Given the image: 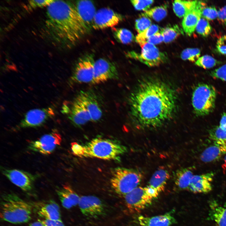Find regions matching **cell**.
I'll return each instance as SVG.
<instances>
[{"mask_svg":"<svg viewBox=\"0 0 226 226\" xmlns=\"http://www.w3.org/2000/svg\"><path fill=\"white\" fill-rule=\"evenodd\" d=\"M217 18L220 22L226 26V5L218 11Z\"/></svg>","mask_w":226,"mask_h":226,"instance_id":"cell-46","label":"cell"},{"mask_svg":"<svg viewBox=\"0 0 226 226\" xmlns=\"http://www.w3.org/2000/svg\"><path fill=\"white\" fill-rule=\"evenodd\" d=\"M76 97L81 101L89 112L91 121L97 122L100 120L102 111L96 98L90 91H81Z\"/></svg>","mask_w":226,"mask_h":226,"instance_id":"cell-18","label":"cell"},{"mask_svg":"<svg viewBox=\"0 0 226 226\" xmlns=\"http://www.w3.org/2000/svg\"><path fill=\"white\" fill-rule=\"evenodd\" d=\"M219 126L222 130L226 131V113H223Z\"/></svg>","mask_w":226,"mask_h":226,"instance_id":"cell-48","label":"cell"},{"mask_svg":"<svg viewBox=\"0 0 226 226\" xmlns=\"http://www.w3.org/2000/svg\"><path fill=\"white\" fill-rule=\"evenodd\" d=\"M95 61L94 55L91 53L85 54L79 58L71 77V82L92 83L94 78Z\"/></svg>","mask_w":226,"mask_h":226,"instance_id":"cell-7","label":"cell"},{"mask_svg":"<svg viewBox=\"0 0 226 226\" xmlns=\"http://www.w3.org/2000/svg\"><path fill=\"white\" fill-rule=\"evenodd\" d=\"M118 78V71L114 63L104 58L95 60L92 84H99L110 80L117 79Z\"/></svg>","mask_w":226,"mask_h":226,"instance_id":"cell-11","label":"cell"},{"mask_svg":"<svg viewBox=\"0 0 226 226\" xmlns=\"http://www.w3.org/2000/svg\"><path fill=\"white\" fill-rule=\"evenodd\" d=\"M210 138L213 141H226V131L222 130L219 126H215L209 131Z\"/></svg>","mask_w":226,"mask_h":226,"instance_id":"cell-36","label":"cell"},{"mask_svg":"<svg viewBox=\"0 0 226 226\" xmlns=\"http://www.w3.org/2000/svg\"><path fill=\"white\" fill-rule=\"evenodd\" d=\"M39 220L44 226H66L62 220H54L44 219Z\"/></svg>","mask_w":226,"mask_h":226,"instance_id":"cell-45","label":"cell"},{"mask_svg":"<svg viewBox=\"0 0 226 226\" xmlns=\"http://www.w3.org/2000/svg\"><path fill=\"white\" fill-rule=\"evenodd\" d=\"M191 167L181 168L177 170L174 174L175 183L179 189H187L193 175Z\"/></svg>","mask_w":226,"mask_h":226,"instance_id":"cell-25","label":"cell"},{"mask_svg":"<svg viewBox=\"0 0 226 226\" xmlns=\"http://www.w3.org/2000/svg\"><path fill=\"white\" fill-rule=\"evenodd\" d=\"M33 208L31 204L15 193H5L0 202V217L4 221L13 224L29 222L31 218Z\"/></svg>","mask_w":226,"mask_h":226,"instance_id":"cell-3","label":"cell"},{"mask_svg":"<svg viewBox=\"0 0 226 226\" xmlns=\"http://www.w3.org/2000/svg\"><path fill=\"white\" fill-rule=\"evenodd\" d=\"M224 160L225 162H226V156L224 157Z\"/></svg>","mask_w":226,"mask_h":226,"instance_id":"cell-50","label":"cell"},{"mask_svg":"<svg viewBox=\"0 0 226 226\" xmlns=\"http://www.w3.org/2000/svg\"><path fill=\"white\" fill-rule=\"evenodd\" d=\"M56 193L62 206L69 209L78 204L80 197L69 186L64 185L58 188Z\"/></svg>","mask_w":226,"mask_h":226,"instance_id":"cell-24","label":"cell"},{"mask_svg":"<svg viewBox=\"0 0 226 226\" xmlns=\"http://www.w3.org/2000/svg\"><path fill=\"white\" fill-rule=\"evenodd\" d=\"M201 51L197 48H187L184 50L181 54L183 60L195 62L200 57Z\"/></svg>","mask_w":226,"mask_h":226,"instance_id":"cell-34","label":"cell"},{"mask_svg":"<svg viewBox=\"0 0 226 226\" xmlns=\"http://www.w3.org/2000/svg\"><path fill=\"white\" fill-rule=\"evenodd\" d=\"M68 112V118L75 126H80L91 121L89 112L76 97L72 103Z\"/></svg>","mask_w":226,"mask_h":226,"instance_id":"cell-19","label":"cell"},{"mask_svg":"<svg viewBox=\"0 0 226 226\" xmlns=\"http://www.w3.org/2000/svg\"><path fill=\"white\" fill-rule=\"evenodd\" d=\"M160 33L163 37L164 42L169 43L183 34V32L178 25L175 24L169 25L162 29Z\"/></svg>","mask_w":226,"mask_h":226,"instance_id":"cell-30","label":"cell"},{"mask_svg":"<svg viewBox=\"0 0 226 226\" xmlns=\"http://www.w3.org/2000/svg\"><path fill=\"white\" fill-rule=\"evenodd\" d=\"M206 5L203 2L198 1L195 8L184 17L182 26L183 31L188 36L191 35L196 30L197 24L202 17V10Z\"/></svg>","mask_w":226,"mask_h":226,"instance_id":"cell-20","label":"cell"},{"mask_svg":"<svg viewBox=\"0 0 226 226\" xmlns=\"http://www.w3.org/2000/svg\"><path fill=\"white\" fill-rule=\"evenodd\" d=\"M195 63L198 66L205 69H208L219 64L220 62L210 55H205L200 57Z\"/></svg>","mask_w":226,"mask_h":226,"instance_id":"cell-33","label":"cell"},{"mask_svg":"<svg viewBox=\"0 0 226 226\" xmlns=\"http://www.w3.org/2000/svg\"><path fill=\"white\" fill-rule=\"evenodd\" d=\"M62 141L60 134L57 129H54L37 139L30 141L28 148L31 151L43 155H49L61 144Z\"/></svg>","mask_w":226,"mask_h":226,"instance_id":"cell-9","label":"cell"},{"mask_svg":"<svg viewBox=\"0 0 226 226\" xmlns=\"http://www.w3.org/2000/svg\"><path fill=\"white\" fill-rule=\"evenodd\" d=\"M55 115V110L51 107L31 110L26 113L15 129L40 126Z\"/></svg>","mask_w":226,"mask_h":226,"instance_id":"cell-10","label":"cell"},{"mask_svg":"<svg viewBox=\"0 0 226 226\" xmlns=\"http://www.w3.org/2000/svg\"><path fill=\"white\" fill-rule=\"evenodd\" d=\"M159 29L158 25H151L146 30L137 35L135 38L136 41L142 47L147 43V40L149 37L158 32Z\"/></svg>","mask_w":226,"mask_h":226,"instance_id":"cell-32","label":"cell"},{"mask_svg":"<svg viewBox=\"0 0 226 226\" xmlns=\"http://www.w3.org/2000/svg\"><path fill=\"white\" fill-rule=\"evenodd\" d=\"M196 30L199 35L207 37L211 33L212 28L208 21L202 16L197 24Z\"/></svg>","mask_w":226,"mask_h":226,"instance_id":"cell-35","label":"cell"},{"mask_svg":"<svg viewBox=\"0 0 226 226\" xmlns=\"http://www.w3.org/2000/svg\"><path fill=\"white\" fill-rule=\"evenodd\" d=\"M78 205L83 214L89 217H98L103 215L105 212V206L103 202L94 196L80 197Z\"/></svg>","mask_w":226,"mask_h":226,"instance_id":"cell-16","label":"cell"},{"mask_svg":"<svg viewBox=\"0 0 226 226\" xmlns=\"http://www.w3.org/2000/svg\"><path fill=\"white\" fill-rule=\"evenodd\" d=\"M144 187L146 193L153 199L158 196L159 193L154 188L149 185Z\"/></svg>","mask_w":226,"mask_h":226,"instance_id":"cell-47","label":"cell"},{"mask_svg":"<svg viewBox=\"0 0 226 226\" xmlns=\"http://www.w3.org/2000/svg\"><path fill=\"white\" fill-rule=\"evenodd\" d=\"M54 0H30L28 2L27 7L30 10L38 8L47 7Z\"/></svg>","mask_w":226,"mask_h":226,"instance_id":"cell-41","label":"cell"},{"mask_svg":"<svg viewBox=\"0 0 226 226\" xmlns=\"http://www.w3.org/2000/svg\"><path fill=\"white\" fill-rule=\"evenodd\" d=\"M127 208L132 212H138L148 207L153 199L146 192L144 187H137L125 196Z\"/></svg>","mask_w":226,"mask_h":226,"instance_id":"cell-13","label":"cell"},{"mask_svg":"<svg viewBox=\"0 0 226 226\" xmlns=\"http://www.w3.org/2000/svg\"><path fill=\"white\" fill-rule=\"evenodd\" d=\"M217 92L210 84L200 83L194 89L192 104L196 116H204L212 113L215 108Z\"/></svg>","mask_w":226,"mask_h":226,"instance_id":"cell-6","label":"cell"},{"mask_svg":"<svg viewBox=\"0 0 226 226\" xmlns=\"http://www.w3.org/2000/svg\"><path fill=\"white\" fill-rule=\"evenodd\" d=\"M173 211L151 217L140 216L138 217V223L141 226H171L176 223Z\"/></svg>","mask_w":226,"mask_h":226,"instance_id":"cell-22","label":"cell"},{"mask_svg":"<svg viewBox=\"0 0 226 226\" xmlns=\"http://www.w3.org/2000/svg\"><path fill=\"white\" fill-rule=\"evenodd\" d=\"M31 204L33 210L45 219L62 220L60 207L54 201L39 202Z\"/></svg>","mask_w":226,"mask_h":226,"instance_id":"cell-17","label":"cell"},{"mask_svg":"<svg viewBox=\"0 0 226 226\" xmlns=\"http://www.w3.org/2000/svg\"><path fill=\"white\" fill-rule=\"evenodd\" d=\"M226 153V141H213V143L202 153L200 159L204 162H210L218 159Z\"/></svg>","mask_w":226,"mask_h":226,"instance_id":"cell-23","label":"cell"},{"mask_svg":"<svg viewBox=\"0 0 226 226\" xmlns=\"http://www.w3.org/2000/svg\"><path fill=\"white\" fill-rule=\"evenodd\" d=\"M136 20L135 27L138 33H141L151 25V21L148 17L142 16Z\"/></svg>","mask_w":226,"mask_h":226,"instance_id":"cell-37","label":"cell"},{"mask_svg":"<svg viewBox=\"0 0 226 226\" xmlns=\"http://www.w3.org/2000/svg\"><path fill=\"white\" fill-rule=\"evenodd\" d=\"M210 74L213 78L226 81V64L211 71Z\"/></svg>","mask_w":226,"mask_h":226,"instance_id":"cell-40","label":"cell"},{"mask_svg":"<svg viewBox=\"0 0 226 226\" xmlns=\"http://www.w3.org/2000/svg\"><path fill=\"white\" fill-rule=\"evenodd\" d=\"M170 177V174L167 170L160 169L153 174L149 181L148 185L156 189L160 193L164 191Z\"/></svg>","mask_w":226,"mask_h":226,"instance_id":"cell-26","label":"cell"},{"mask_svg":"<svg viewBox=\"0 0 226 226\" xmlns=\"http://www.w3.org/2000/svg\"><path fill=\"white\" fill-rule=\"evenodd\" d=\"M216 47L218 52L226 56V35L218 39L217 42Z\"/></svg>","mask_w":226,"mask_h":226,"instance_id":"cell-42","label":"cell"},{"mask_svg":"<svg viewBox=\"0 0 226 226\" xmlns=\"http://www.w3.org/2000/svg\"><path fill=\"white\" fill-rule=\"evenodd\" d=\"M176 102L175 92L168 84L159 80H146L130 96L131 115L140 128H156L173 116Z\"/></svg>","mask_w":226,"mask_h":226,"instance_id":"cell-1","label":"cell"},{"mask_svg":"<svg viewBox=\"0 0 226 226\" xmlns=\"http://www.w3.org/2000/svg\"><path fill=\"white\" fill-rule=\"evenodd\" d=\"M141 47V53L131 51L128 56L151 67L158 66L168 60L166 53L160 51L154 45L147 43Z\"/></svg>","mask_w":226,"mask_h":226,"instance_id":"cell-8","label":"cell"},{"mask_svg":"<svg viewBox=\"0 0 226 226\" xmlns=\"http://www.w3.org/2000/svg\"><path fill=\"white\" fill-rule=\"evenodd\" d=\"M218 11L214 6L205 7L202 10V16L207 20H211L218 17Z\"/></svg>","mask_w":226,"mask_h":226,"instance_id":"cell-38","label":"cell"},{"mask_svg":"<svg viewBox=\"0 0 226 226\" xmlns=\"http://www.w3.org/2000/svg\"><path fill=\"white\" fill-rule=\"evenodd\" d=\"M167 14L166 5L156 7L149 9L142 13L141 16L150 17L157 21L162 20Z\"/></svg>","mask_w":226,"mask_h":226,"instance_id":"cell-31","label":"cell"},{"mask_svg":"<svg viewBox=\"0 0 226 226\" xmlns=\"http://www.w3.org/2000/svg\"><path fill=\"white\" fill-rule=\"evenodd\" d=\"M131 2L136 9L145 11L149 9V7L153 3V1L133 0Z\"/></svg>","mask_w":226,"mask_h":226,"instance_id":"cell-39","label":"cell"},{"mask_svg":"<svg viewBox=\"0 0 226 226\" xmlns=\"http://www.w3.org/2000/svg\"><path fill=\"white\" fill-rule=\"evenodd\" d=\"M214 173L211 172L200 175H194L188 189L194 193H206L212 189V182Z\"/></svg>","mask_w":226,"mask_h":226,"instance_id":"cell-21","label":"cell"},{"mask_svg":"<svg viewBox=\"0 0 226 226\" xmlns=\"http://www.w3.org/2000/svg\"><path fill=\"white\" fill-rule=\"evenodd\" d=\"M83 147V157L105 160L118 159L127 151V148L118 141L105 138L93 139Z\"/></svg>","mask_w":226,"mask_h":226,"instance_id":"cell-4","label":"cell"},{"mask_svg":"<svg viewBox=\"0 0 226 226\" xmlns=\"http://www.w3.org/2000/svg\"><path fill=\"white\" fill-rule=\"evenodd\" d=\"M28 226H44L40 221L38 220L30 224Z\"/></svg>","mask_w":226,"mask_h":226,"instance_id":"cell-49","label":"cell"},{"mask_svg":"<svg viewBox=\"0 0 226 226\" xmlns=\"http://www.w3.org/2000/svg\"><path fill=\"white\" fill-rule=\"evenodd\" d=\"M211 218L218 226H226V205H221L213 200L209 203Z\"/></svg>","mask_w":226,"mask_h":226,"instance_id":"cell-27","label":"cell"},{"mask_svg":"<svg viewBox=\"0 0 226 226\" xmlns=\"http://www.w3.org/2000/svg\"><path fill=\"white\" fill-rule=\"evenodd\" d=\"M143 178L142 174L137 170L118 167L113 171L110 183L116 193L124 196L138 187Z\"/></svg>","mask_w":226,"mask_h":226,"instance_id":"cell-5","label":"cell"},{"mask_svg":"<svg viewBox=\"0 0 226 226\" xmlns=\"http://www.w3.org/2000/svg\"><path fill=\"white\" fill-rule=\"evenodd\" d=\"M76 11L87 33L93 30L97 12L94 4L90 0H77L73 2Z\"/></svg>","mask_w":226,"mask_h":226,"instance_id":"cell-14","label":"cell"},{"mask_svg":"<svg viewBox=\"0 0 226 226\" xmlns=\"http://www.w3.org/2000/svg\"><path fill=\"white\" fill-rule=\"evenodd\" d=\"M198 1L176 0L173 3V9L176 15L179 18L184 17L196 6Z\"/></svg>","mask_w":226,"mask_h":226,"instance_id":"cell-28","label":"cell"},{"mask_svg":"<svg viewBox=\"0 0 226 226\" xmlns=\"http://www.w3.org/2000/svg\"><path fill=\"white\" fill-rule=\"evenodd\" d=\"M71 150L73 153L80 157H83L84 149L82 146L76 142L71 143Z\"/></svg>","mask_w":226,"mask_h":226,"instance_id":"cell-43","label":"cell"},{"mask_svg":"<svg viewBox=\"0 0 226 226\" xmlns=\"http://www.w3.org/2000/svg\"><path fill=\"white\" fill-rule=\"evenodd\" d=\"M123 19V16L108 8L97 11L93 24V29L100 30L113 27L118 24Z\"/></svg>","mask_w":226,"mask_h":226,"instance_id":"cell-15","label":"cell"},{"mask_svg":"<svg viewBox=\"0 0 226 226\" xmlns=\"http://www.w3.org/2000/svg\"><path fill=\"white\" fill-rule=\"evenodd\" d=\"M46 7L44 31L52 44L70 48L87 34L72 2L54 0Z\"/></svg>","mask_w":226,"mask_h":226,"instance_id":"cell-2","label":"cell"},{"mask_svg":"<svg viewBox=\"0 0 226 226\" xmlns=\"http://www.w3.org/2000/svg\"><path fill=\"white\" fill-rule=\"evenodd\" d=\"M113 35L118 42L127 44L132 42L134 39V36L129 30L125 28H115L112 29Z\"/></svg>","mask_w":226,"mask_h":226,"instance_id":"cell-29","label":"cell"},{"mask_svg":"<svg viewBox=\"0 0 226 226\" xmlns=\"http://www.w3.org/2000/svg\"><path fill=\"white\" fill-rule=\"evenodd\" d=\"M2 174L12 183L23 191H29L32 190L37 175L23 170L1 168Z\"/></svg>","mask_w":226,"mask_h":226,"instance_id":"cell-12","label":"cell"},{"mask_svg":"<svg viewBox=\"0 0 226 226\" xmlns=\"http://www.w3.org/2000/svg\"><path fill=\"white\" fill-rule=\"evenodd\" d=\"M164 41V38L161 33L158 32L149 37L147 40V43L153 45L160 43Z\"/></svg>","mask_w":226,"mask_h":226,"instance_id":"cell-44","label":"cell"}]
</instances>
